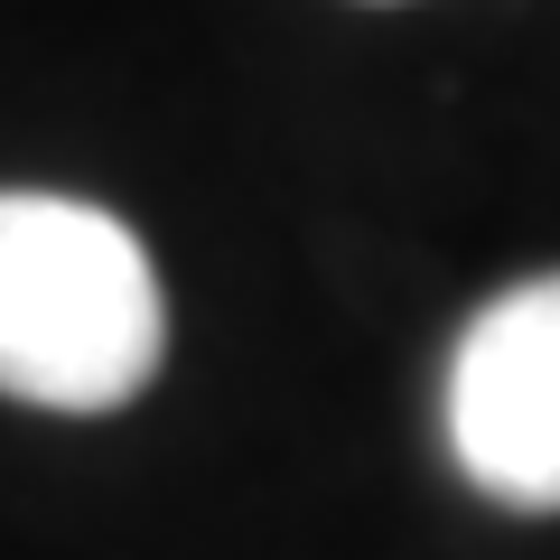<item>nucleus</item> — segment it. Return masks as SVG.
I'll return each mask as SVG.
<instances>
[{
  "mask_svg": "<svg viewBox=\"0 0 560 560\" xmlns=\"http://www.w3.org/2000/svg\"><path fill=\"white\" fill-rule=\"evenodd\" d=\"M168 355V300L113 206L0 187V393L94 420L150 393Z\"/></svg>",
  "mask_w": 560,
  "mask_h": 560,
  "instance_id": "f257e3e1",
  "label": "nucleus"
},
{
  "mask_svg": "<svg viewBox=\"0 0 560 560\" xmlns=\"http://www.w3.org/2000/svg\"><path fill=\"white\" fill-rule=\"evenodd\" d=\"M448 458L504 514H560V271L467 318L448 355Z\"/></svg>",
  "mask_w": 560,
  "mask_h": 560,
  "instance_id": "f03ea898",
  "label": "nucleus"
}]
</instances>
